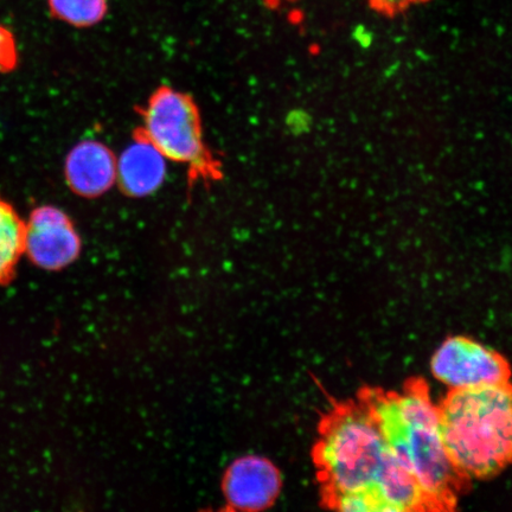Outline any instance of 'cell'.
Returning <instances> with one entry per match:
<instances>
[{"instance_id":"obj_2","label":"cell","mask_w":512,"mask_h":512,"mask_svg":"<svg viewBox=\"0 0 512 512\" xmlns=\"http://www.w3.org/2000/svg\"><path fill=\"white\" fill-rule=\"evenodd\" d=\"M380 428L398 463L411 473L435 511H453L470 482L448 458L430 386L414 377L398 390L362 387L356 395Z\"/></svg>"},{"instance_id":"obj_8","label":"cell","mask_w":512,"mask_h":512,"mask_svg":"<svg viewBox=\"0 0 512 512\" xmlns=\"http://www.w3.org/2000/svg\"><path fill=\"white\" fill-rule=\"evenodd\" d=\"M64 176L76 195L100 197L117 183V157L106 145L83 140L68 153Z\"/></svg>"},{"instance_id":"obj_9","label":"cell","mask_w":512,"mask_h":512,"mask_svg":"<svg viewBox=\"0 0 512 512\" xmlns=\"http://www.w3.org/2000/svg\"><path fill=\"white\" fill-rule=\"evenodd\" d=\"M166 172L168 159L145 137L133 140L117 157V183L130 197L155 194L162 188Z\"/></svg>"},{"instance_id":"obj_12","label":"cell","mask_w":512,"mask_h":512,"mask_svg":"<svg viewBox=\"0 0 512 512\" xmlns=\"http://www.w3.org/2000/svg\"><path fill=\"white\" fill-rule=\"evenodd\" d=\"M18 49L15 36L0 25V73H10L17 68Z\"/></svg>"},{"instance_id":"obj_11","label":"cell","mask_w":512,"mask_h":512,"mask_svg":"<svg viewBox=\"0 0 512 512\" xmlns=\"http://www.w3.org/2000/svg\"><path fill=\"white\" fill-rule=\"evenodd\" d=\"M48 4L51 14L76 28L93 27L108 9V0H48Z\"/></svg>"},{"instance_id":"obj_1","label":"cell","mask_w":512,"mask_h":512,"mask_svg":"<svg viewBox=\"0 0 512 512\" xmlns=\"http://www.w3.org/2000/svg\"><path fill=\"white\" fill-rule=\"evenodd\" d=\"M312 447L322 507L351 512L435 511L389 451L360 400H330Z\"/></svg>"},{"instance_id":"obj_6","label":"cell","mask_w":512,"mask_h":512,"mask_svg":"<svg viewBox=\"0 0 512 512\" xmlns=\"http://www.w3.org/2000/svg\"><path fill=\"white\" fill-rule=\"evenodd\" d=\"M81 247L72 220L59 208L38 207L25 221L24 254L43 270L60 271L72 265L79 258Z\"/></svg>"},{"instance_id":"obj_4","label":"cell","mask_w":512,"mask_h":512,"mask_svg":"<svg viewBox=\"0 0 512 512\" xmlns=\"http://www.w3.org/2000/svg\"><path fill=\"white\" fill-rule=\"evenodd\" d=\"M144 136L166 159L201 176L213 172L203 140L200 112L189 95L164 87L153 94L144 115Z\"/></svg>"},{"instance_id":"obj_10","label":"cell","mask_w":512,"mask_h":512,"mask_svg":"<svg viewBox=\"0 0 512 512\" xmlns=\"http://www.w3.org/2000/svg\"><path fill=\"white\" fill-rule=\"evenodd\" d=\"M25 221L0 197V283L14 273L24 254Z\"/></svg>"},{"instance_id":"obj_13","label":"cell","mask_w":512,"mask_h":512,"mask_svg":"<svg viewBox=\"0 0 512 512\" xmlns=\"http://www.w3.org/2000/svg\"><path fill=\"white\" fill-rule=\"evenodd\" d=\"M431 2V0H367L369 8L384 17L394 18L405 14L414 6Z\"/></svg>"},{"instance_id":"obj_3","label":"cell","mask_w":512,"mask_h":512,"mask_svg":"<svg viewBox=\"0 0 512 512\" xmlns=\"http://www.w3.org/2000/svg\"><path fill=\"white\" fill-rule=\"evenodd\" d=\"M441 439L460 476L491 479L512 463V382L450 389L438 405Z\"/></svg>"},{"instance_id":"obj_7","label":"cell","mask_w":512,"mask_h":512,"mask_svg":"<svg viewBox=\"0 0 512 512\" xmlns=\"http://www.w3.org/2000/svg\"><path fill=\"white\" fill-rule=\"evenodd\" d=\"M283 479L271 460L245 456L229 465L222 480L224 501L230 511L271 508L280 495Z\"/></svg>"},{"instance_id":"obj_5","label":"cell","mask_w":512,"mask_h":512,"mask_svg":"<svg viewBox=\"0 0 512 512\" xmlns=\"http://www.w3.org/2000/svg\"><path fill=\"white\" fill-rule=\"evenodd\" d=\"M435 379L450 389H465L511 381L507 358L475 339L452 336L435 350L431 360Z\"/></svg>"}]
</instances>
